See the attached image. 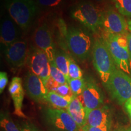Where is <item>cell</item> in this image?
<instances>
[{
    "mask_svg": "<svg viewBox=\"0 0 131 131\" xmlns=\"http://www.w3.org/2000/svg\"><path fill=\"white\" fill-rule=\"evenodd\" d=\"M70 15L92 32L101 28L102 11L91 0H80L72 8Z\"/></svg>",
    "mask_w": 131,
    "mask_h": 131,
    "instance_id": "obj_1",
    "label": "cell"
},
{
    "mask_svg": "<svg viewBox=\"0 0 131 131\" xmlns=\"http://www.w3.org/2000/svg\"><path fill=\"white\" fill-rule=\"evenodd\" d=\"M93 63L103 83L106 86L111 75L117 69L115 63L111 56L103 39H96L93 42Z\"/></svg>",
    "mask_w": 131,
    "mask_h": 131,
    "instance_id": "obj_2",
    "label": "cell"
},
{
    "mask_svg": "<svg viewBox=\"0 0 131 131\" xmlns=\"http://www.w3.org/2000/svg\"><path fill=\"white\" fill-rule=\"evenodd\" d=\"M5 6L9 16L23 30H27L30 27L39 9L34 0H5Z\"/></svg>",
    "mask_w": 131,
    "mask_h": 131,
    "instance_id": "obj_3",
    "label": "cell"
},
{
    "mask_svg": "<svg viewBox=\"0 0 131 131\" xmlns=\"http://www.w3.org/2000/svg\"><path fill=\"white\" fill-rule=\"evenodd\" d=\"M102 38L107 45L116 66L119 70L129 74L130 68L126 36L105 33Z\"/></svg>",
    "mask_w": 131,
    "mask_h": 131,
    "instance_id": "obj_4",
    "label": "cell"
},
{
    "mask_svg": "<svg viewBox=\"0 0 131 131\" xmlns=\"http://www.w3.org/2000/svg\"><path fill=\"white\" fill-rule=\"evenodd\" d=\"M66 43L72 53L82 61L89 57L93 46L91 36L82 29L75 27L68 29Z\"/></svg>",
    "mask_w": 131,
    "mask_h": 131,
    "instance_id": "obj_5",
    "label": "cell"
},
{
    "mask_svg": "<svg viewBox=\"0 0 131 131\" xmlns=\"http://www.w3.org/2000/svg\"><path fill=\"white\" fill-rule=\"evenodd\" d=\"M105 86L119 104H124L131 98V77L119 69L114 72Z\"/></svg>",
    "mask_w": 131,
    "mask_h": 131,
    "instance_id": "obj_6",
    "label": "cell"
},
{
    "mask_svg": "<svg viewBox=\"0 0 131 131\" xmlns=\"http://www.w3.org/2000/svg\"><path fill=\"white\" fill-rule=\"evenodd\" d=\"M27 63L32 73L40 77L46 86L50 77V61L43 50L32 46L29 47Z\"/></svg>",
    "mask_w": 131,
    "mask_h": 131,
    "instance_id": "obj_7",
    "label": "cell"
},
{
    "mask_svg": "<svg viewBox=\"0 0 131 131\" xmlns=\"http://www.w3.org/2000/svg\"><path fill=\"white\" fill-rule=\"evenodd\" d=\"M47 119L55 131H78L77 124L68 111L60 109L46 110Z\"/></svg>",
    "mask_w": 131,
    "mask_h": 131,
    "instance_id": "obj_8",
    "label": "cell"
},
{
    "mask_svg": "<svg viewBox=\"0 0 131 131\" xmlns=\"http://www.w3.org/2000/svg\"><path fill=\"white\" fill-rule=\"evenodd\" d=\"M101 28L106 34L125 35L127 32V23L124 18L112 9L102 12Z\"/></svg>",
    "mask_w": 131,
    "mask_h": 131,
    "instance_id": "obj_9",
    "label": "cell"
},
{
    "mask_svg": "<svg viewBox=\"0 0 131 131\" xmlns=\"http://www.w3.org/2000/svg\"><path fill=\"white\" fill-rule=\"evenodd\" d=\"M28 43L24 40H19L4 50L6 59L13 69L22 68L27 62L29 52Z\"/></svg>",
    "mask_w": 131,
    "mask_h": 131,
    "instance_id": "obj_10",
    "label": "cell"
},
{
    "mask_svg": "<svg viewBox=\"0 0 131 131\" xmlns=\"http://www.w3.org/2000/svg\"><path fill=\"white\" fill-rule=\"evenodd\" d=\"M86 109L92 110L100 107L103 103V94L95 82L91 79L86 81L83 93L77 96Z\"/></svg>",
    "mask_w": 131,
    "mask_h": 131,
    "instance_id": "obj_11",
    "label": "cell"
},
{
    "mask_svg": "<svg viewBox=\"0 0 131 131\" xmlns=\"http://www.w3.org/2000/svg\"><path fill=\"white\" fill-rule=\"evenodd\" d=\"M34 41L37 47L45 52L49 61H53L57 49H55L51 31L46 23L42 24L35 30L34 35Z\"/></svg>",
    "mask_w": 131,
    "mask_h": 131,
    "instance_id": "obj_12",
    "label": "cell"
},
{
    "mask_svg": "<svg viewBox=\"0 0 131 131\" xmlns=\"http://www.w3.org/2000/svg\"><path fill=\"white\" fill-rule=\"evenodd\" d=\"M0 29L1 44L4 50L15 42L19 41L21 29L9 15H6L1 18Z\"/></svg>",
    "mask_w": 131,
    "mask_h": 131,
    "instance_id": "obj_13",
    "label": "cell"
},
{
    "mask_svg": "<svg viewBox=\"0 0 131 131\" xmlns=\"http://www.w3.org/2000/svg\"><path fill=\"white\" fill-rule=\"evenodd\" d=\"M24 86L28 95L37 102L45 100L46 96L49 93L42 80L31 72H28L26 75Z\"/></svg>",
    "mask_w": 131,
    "mask_h": 131,
    "instance_id": "obj_14",
    "label": "cell"
},
{
    "mask_svg": "<svg viewBox=\"0 0 131 131\" xmlns=\"http://www.w3.org/2000/svg\"><path fill=\"white\" fill-rule=\"evenodd\" d=\"M9 92L14 101L15 114L20 117H26L22 111L24 91L20 78L15 77L12 78L9 87Z\"/></svg>",
    "mask_w": 131,
    "mask_h": 131,
    "instance_id": "obj_15",
    "label": "cell"
},
{
    "mask_svg": "<svg viewBox=\"0 0 131 131\" xmlns=\"http://www.w3.org/2000/svg\"><path fill=\"white\" fill-rule=\"evenodd\" d=\"M86 125L91 127H100L109 124V109L104 106L92 110L86 109Z\"/></svg>",
    "mask_w": 131,
    "mask_h": 131,
    "instance_id": "obj_16",
    "label": "cell"
},
{
    "mask_svg": "<svg viewBox=\"0 0 131 131\" xmlns=\"http://www.w3.org/2000/svg\"><path fill=\"white\" fill-rule=\"evenodd\" d=\"M67 111L77 124L79 129L86 125V109L77 96H73L67 108Z\"/></svg>",
    "mask_w": 131,
    "mask_h": 131,
    "instance_id": "obj_17",
    "label": "cell"
},
{
    "mask_svg": "<svg viewBox=\"0 0 131 131\" xmlns=\"http://www.w3.org/2000/svg\"><path fill=\"white\" fill-rule=\"evenodd\" d=\"M73 97L60 95L54 92H49L46 96L45 101L50 103L56 109H66L69 105Z\"/></svg>",
    "mask_w": 131,
    "mask_h": 131,
    "instance_id": "obj_18",
    "label": "cell"
},
{
    "mask_svg": "<svg viewBox=\"0 0 131 131\" xmlns=\"http://www.w3.org/2000/svg\"><path fill=\"white\" fill-rule=\"evenodd\" d=\"M69 56L60 49H57L55 51L53 62L57 67L63 72L66 77L67 81H69Z\"/></svg>",
    "mask_w": 131,
    "mask_h": 131,
    "instance_id": "obj_19",
    "label": "cell"
},
{
    "mask_svg": "<svg viewBox=\"0 0 131 131\" xmlns=\"http://www.w3.org/2000/svg\"><path fill=\"white\" fill-rule=\"evenodd\" d=\"M34 1L38 9L51 10L61 7L65 0H35Z\"/></svg>",
    "mask_w": 131,
    "mask_h": 131,
    "instance_id": "obj_20",
    "label": "cell"
},
{
    "mask_svg": "<svg viewBox=\"0 0 131 131\" xmlns=\"http://www.w3.org/2000/svg\"><path fill=\"white\" fill-rule=\"evenodd\" d=\"M118 12L122 15L131 17V0H112Z\"/></svg>",
    "mask_w": 131,
    "mask_h": 131,
    "instance_id": "obj_21",
    "label": "cell"
},
{
    "mask_svg": "<svg viewBox=\"0 0 131 131\" xmlns=\"http://www.w3.org/2000/svg\"><path fill=\"white\" fill-rule=\"evenodd\" d=\"M86 81L83 78L79 79H70L68 84L72 92L73 95L78 96L81 95L85 87Z\"/></svg>",
    "mask_w": 131,
    "mask_h": 131,
    "instance_id": "obj_22",
    "label": "cell"
},
{
    "mask_svg": "<svg viewBox=\"0 0 131 131\" xmlns=\"http://www.w3.org/2000/svg\"><path fill=\"white\" fill-rule=\"evenodd\" d=\"M50 77L59 84L68 83L64 74L57 68L53 61H50Z\"/></svg>",
    "mask_w": 131,
    "mask_h": 131,
    "instance_id": "obj_23",
    "label": "cell"
},
{
    "mask_svg": "<svg viewBox=\"0 0 131 131\" xmlns=\"http://www.w3.org/2000/svg\"><path fill=\"white\" fill-rule=\"evenodd\" d=\"M69 77L70 79L83 78V72L81 69L70 57L69 59Z\"/></svg>",
    "mask_w": 131,
    "mask_h": 131,
    "instance_id": "obj_24",
    "label": "cell"
},
{
    "mask_svg": "<svg viewBox=\"0 0 131 131\" xmlns=\"http://www.w3.org/2000/svg\"><path fill=\"white\" fill-rule=\"evenodd\" d=\"M0 124L1 127H3L5 131H21L12 119L7 115H1Z\"/></svg>",
    "mask_w": 131,
    "mask_h": 131,
    "instance_id": "obj_25",
    "label": "cell"
},
{
    "mask_svg": "<svg viewBox=\"0 0 131 131\" xmlns=\"http://www.w3.org/2000/svg\"><path fill=\"white\" fill-rule=\"evenodd\" d=\"M53 92L64 96H70V97L74 96L68 83H67V84H59L57 88L53 90Z\"/></svg>",
    "mask_w": 131,
    "mask_h": 131,
    "instance_id": "obj_26",
    "label": "cell"
},
{
    "mask_svg": "<svg viewBox=\"0 0 131 131\" xmlns=\"http://www.w3.org/2000/svg\"><path fill=\"white\" fill-rule=\"evenodd\" d=\"M8 83V77L7 73L5 72H0V93L2 94L6 86Z\"/></svg>",
    "mask_w": 131,
    "mask_h": 131,
    "instance_id": "obj_27",
    "label": "cell"
},
{
    "mask_svg": "<svg viewBox=\"0 0 131 131\" xmlns=\"http://www.w3.org/2000/svg\"><path fill=\"white\" fill-rule=\"evenodd\" d=\"M80 129L83 131H108V125L100 127H91L88 125H85Z\"/></svg>",
    "mask_w": 131,
    "mask_h": 131,
    "instance_id": "obj_28",
    "label": "cell"
},
{
    "mask_svg": "<svg viewBox=\"0 0 131 131\" xmlns=\"http://www.w3.org/2000/svg\"><path fill=\"white\" fill-rule=\"evenodd\" d=\"M127 45H128V50L129 54V64H130V68L131 69V32L127 34Z\"/></svg>",
    "mask_w": 131,
    "mask_h": 131,
    "instance_id": "obj_29",
    "label": "cell"
},
{
    "mask_svg": "<svg viewBox=\"0 0 131 131\" xmlns=\"http://www.w3.org/2000/svg\"><path fill=\"white\" fill-rule=\"evenodd\" d=\"M124 107H125L127 114H129L131 113V98L124 103Z\"/></svg>",
    "mask_w": 131,
    "mask_h": 131,
    "instance_id": "obj_30",
    "label": "cell"
},
{
    "mask_svg": "<svg viewBox=\"0 0 131 131\" xmlns=\"http://www.w3.org/2000/svg\"><path fill=\"white\" fill-rule=\"evenodd\" d=\"M21 131H38L35 127L31 126L26 125L23 128Z\"/></svg>",
    "mask_w": 131,
    "mask_h": 131,
    "instance_id": "obj_31",
    "label": "cell"
},
{
    "mask_svg": "<svg viewBox=\"0 0 131 131\" xmlns=\"http://www.w3.org/2000/svg\"><path fill=\"white\" fill-rule=\"evenodd\" d=\"M119 131H131V128L130 127H124V128L119 129Z\"/></svg>",
    "mask_w": 131,
    "mask_h": 131,
    "instance_id": "obj_32",
    "label": "cell"
},
{
    "mask_svg": "<svg viewBox=\"0 0 131 131\" xmlns=\"http://www.w3.org/2000/svg\"><path fill=\"white\" fill-rule=\"evenodd\" d=\"M92 1H94L96 3H99V4H101L104 1V0H91Z\"/></svg>",
    "mask_w": 131,
    "mask_h": 131,
    "instance_id": "obj_33",
    "label": "cell"
},
{
    "mask_svg": "<svg viewBox=\"0 0 131 131\" xmlns=\"http://www.w3.org/2000/svg\"><path fill=\"white\" fill-rule=\"evenodd\" d=\"M127 26H128L129 30L131 32V19L127 21Z\"/></svg>",
    "mask_w": 131,
    "mask_h": 131,
    "instance_id": "obj_34",
    "label": "cell"
},
{
    "mask_svg": "<svg viewBox=\"0 0 131 131\" xmlns=\"http://www.w3.org/2000/svg\"><path fill=\"white\" fill-rule=\"evenodd\" d=\"M17 1H30L32 0H17Z\"/></svg>",
    "mask_w": 131,
    "mask_h": 131,
    "instance_id": "obj_35",
    "label": "cell"
},
{
    "mask_svg": "<svg viewBox=\"0 0 131 131\" xmlns=\"http://www.w3.org/2000/svg\"><path fill=\"white\" fill-rule=\"evenodd\" d=\"M129 118H130V121H131V113H130V114H129Z\"/></svg>",
    "mask_w": 131,
    "mask_h": 131,
    "instance_id": "obj_36",
    "label": "cell"
},
{
    "mask_svg": "<svg viewBox=\"0 0 131 131\" xmlns=\"http://www.w3.org/2000/svg\"><path fill=\"white\" fill-rule=\"evenodd\" d=\"M78 131H83V130H82L81 129H79V130H78Z\"/></svg>",
    "mask_w": 131,
    "mask_h": 131,
    "instance_id": "obj_37",
    "label": "cell"
},
{
    "mask_svg": "<svg viewBox=\"0 0 131 131\" xmlns=\"http://www.w3.org/2000/svg\"><path fill=\"white\" fill-rule=\"evenodd\" d=\"M115 131H119V130H115Z\"/></svg>",
    "mask_w": 131,
    "mask_h": 131,
    "instance_id": "obj_38",
    "label": "cell"
}]
</instances>
